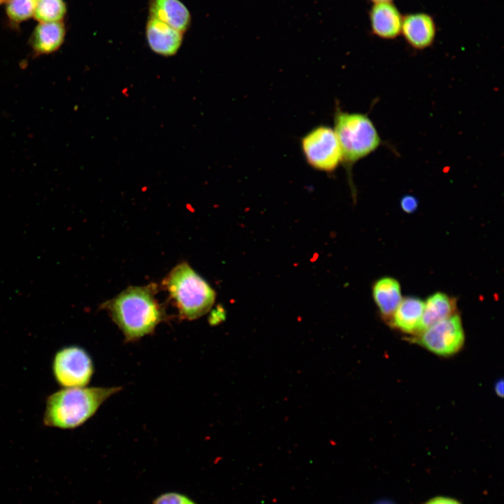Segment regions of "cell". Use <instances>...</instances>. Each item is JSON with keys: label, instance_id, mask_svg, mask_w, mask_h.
<instances>
[{"label": "cell", "instance_id": "cell-7", "mask_svg": "<svg viewBox=\"0 0 504 504\" xmlns=\"http://www.w3.org/2000/svg\"><path fill=\"white\" fill-rule=\"evenodd\" d=\"M417 339L420 345L432 353L447 356L457 353L463 346L464 330L460 316H451L429 327Z\"/></svg>", "mask_w": 504, "mask_h": 504}, {"label": "cell", "instance_id": "cell-12", "mask_svg": "<svg viewBox=\"0 0 504 504\" xmlns=\"http://www.w3.org/2000/svg\"><path fill=\"white\" fill-rule=\"evenodd\" d=\"M370 22L374 34L383 38H393L400 32L402 20L398 9L390 2L376 3L370 12Z\"/></svg>", "mask_w": 504, "mask_h": 504}, {"label": "cell", "instance_id": "cell-19", "mask_svg": "<svg viewBox=\"0 0 504 504\" xmlns=\"http://www.w3.org/2000/svg\"><path fill=\"white\" fill-rule=\"evenodd\" d=\"M418 200L412 195L403 196L400 200V207L405 213H413L418 207Z\"/></svg>", "mask_w": 504, "mask_h": 504}, {"label": "cell", "instance_id": "cell-5", "mask_svg": "<svg viewBox=\"0 0 504 504\" xmlns=\"http://www.w3.org/2000/svg\"><path fill=\"white\" fill-rule=\"evenodd\" d=\"M300 148L307 164L313 169L331 173L342 162V150L333 128L318 125L300 140Z\"/></svg>", "mask_w": 504, "mask_h": 504}, {"label": "cell", "instance_id": "cell-8", "mask_svg": "<svg viewBox=\"0 0 504 504\" xmlns=\"http://www.w3.org/2000/svg\"><path fill=\"white\" fill-rule=\"evenodd\" d=\"M146 36L153 52L168 57L178 52L182 44L183 34L149 16L146 25Z\"/></svg>", "mask_w": 504, "mask_h": 504}, {"label": "cell", "instance_id": "cell-21", "mask_svg": "<svg viewBox=\"0 0 504 504\" xmlns=\"http://www.w3.org/2000/svg\"><path fill=\"white\" fill-rule=\"evenodd\" d=\"M503 380L499 379L496 382L494 386V390L498 396L502 398L503 396L504 391Z\"/></svg>", "mask_w": 504, "mask_h": 504}, {"label": "cell", "instance_id": "cell-16", "mask_svg": "<svg viewBox=\"0 0 504 504\" xmlns=\"http://www.w3.org/2000/svg\"><path fill=\"white\" fill-rule=\"evenodd\" d=\"M66 10L64 0H37L33 17L38 22H61Z\"/></svg>", "mask_w": 504, "mask_h": 504}, {"label": "cell", "instance_id": "cell-4", "mask_svg": "<svg viewBox=\"0 0 504 504\" xmlns=\"http://www.w3.org/2000/svg\"><path fill=\"white\" fill-rule=\"evenodd\" d=\"M333 129L342 150V163L347 170L380 146L378 131L366 114L344 111L337 106Z\"/></svg>", "mask_w": 504, "mask_h": 504}, {"label": "cell", "instance_id": "cell-14", "mask_svg": "<svg viewBox=\"0 0 504 504\" xmlns=\"http://www.w3.org/2000/svg\"><path fill=\"white\" fill-rule=\"evenodd\" d=\"M372 296L380 313L388 318L392 317L402 299L399 282L388 276L382 277L374 283Z\"/></svg>", "mask_w": 504, "mask_h": 504}, {"label": "cell", "instance_id": "cell-22", "mask_svg": "<svg viewBox=\"0 0 504 504\" xmlns=\"http://www.w3.org/2000/svg\"><path fill=\"white\" fill-rule=\"evenodd\" d=\"M372 1H373L376 4V3H381V2H390L391 0H372Z\"/></svg>", "mask_w": 504, "mask_h": 504}, {"label": "cell", "instance_id": "cell-1", "mask_svg": "<svg viewBox=\"0 0 504 504\" xmlns=\"http://www.w3.org/2000/svg\"><path fill=\"white\" fill-rule=\"evenodd\" d=\"M157 286H130L102 307L107 310L122 332L125 341L135 342L153 333L166 318L155 295Z\"/></svg>", "mask_w": 504, "mask_h": 504}, {"label": "cell", "instance_id": "cell-15", "mask_svg": "<svg viewBox=\"0 0 504 504\" xmlns=\"http://www.w3.org/2000/svg\"><path fill=\"white\" fill-rule=\"evenodd\" d=\"M424 310V302L416 297L402 298L392 316V325L407 333L417 332Z\"/></svg>", "mask_w": 504, "mask_h": 504}, {"label": "cell", "instance_id": "cell-23", "mask_svg": "<svg viewBox=\"0 0 504 504\" xmlns=\"http://www.w3.org/2000/svg\"><path fill=\"white\" fill-rule=\"evenodd\" d=\"M8 0H0V5L6 4Z\"/></svg>", "mask_w": 504, "mask_h": 504}, {"label": "cell", "instance_id": "cell-17", "mask_svg": "<svg viewBox=\"0 0 504 504\" xmlns=\"http://www.w3.org/2000/svg\"><path fill=\"white\" fill-rule=\"evenodd\" d=\"M37 0H8L6 13L10 22L18 24L33 17Z\"/></svg>", "mask_w": 504, "mask_h": 504}, {"label": "cell", "instance_id": "cell-2", "mask_svg": "<svg viewBox=\"0 0 504 504\" xmlns=\"http://www.w3.org/2000/svg\"><path fill=\"white\" fill-rule=\"evenodd\" d=\"M120 387L64 388L50 395L46 402L43 424L61 429L78 427L91 418L102 403Z\"/></svg>", "mask_w": 504, "mask_h": 504}, {"label": "cell", "instance_id": "cell-18", "mask_svg": "<svg viewBox=\"0 0 504 504\" xmlns=\"http://www.w3.org/2000/svg\"><path fill=\"white\" fill-rule=\"evenodd\" d=\"M153 504H197L186 496L169 492L161 494L153 502Z\"/></svg>", "mask_w": 504, "mask_h": 504}, {"label": "cell", "instance_id": "cell-3", "mask_svg": "<svg viewBox=\"0 0 504 504\" xmlns=\"http://www.w3.org/2000/svg\"><path fill=\"white\" fill-rule=\"evenodd\" d=\"M162 286L183 319L194 320L204 315L216 300L212 287L186 262L169 272Z\"/></svg>", "mask_w": 504, "mask_h": 504}, {"label": "cell", "instance_id": "cell-9", "mask_svg": "<svg viewBox=\"0 0 504 504\" xmlns=\"http://www.w3.org/2000/svg\"><path fill=\"white\" fill-rule=\"evenodd\" d=\"M149 16L184 34L189 28L191 15L180 0H150Z\"/></svg>", "mask_w": 504, "mask_h": 504}, {"label": "cell", "instance_id": "cell-13", "mask_svg": "<svg viewBox=\"0 0 504 504\" xmlns=\"http://www.w3.org/2000/svg\"><path fill=\"white\" fill-rule=\"evenodd\" d=\"M454 299L442 292L429 296L424 302V310L418 333L451 316L456 309Z\"/></svg>", "mask_w": 504, "mask_h": 504}, {"label": "cell", "instance_id": "cell-24", "mask_svg": "<svg viewBox=\"0 0 504 504\" xmlns=\"http://www.w3.org/2000/svg\"><path fill=\"white\" fill-rule=\"evenodd\" d=\"M377 504H392V503H388V502H387V501H384V502H381V503H377Z\"/></svg>", "mask_w": 504, "mask_h": 504}, {"label": "cell", "instance_id": "cell-10", "mask_svg": "<svg viewBox=\"0 0 504 504\" xmlns=\"http://www.w3.org/2000/svg\"><path fill=\"white\" fill-rule=\"evenodd\" d=\"M66 35L63 22H38L30 38L34 56L51 54L62 46Z\"/></svg>", "mask_w": 504, "mask_h": 504}, {"label": "cell", "instance_id": "cell-20", "mask_svg": "<svg viewBox=\"0 0 504 504\" xmlns=\"http://www.w3.org/2000/svg\"><path fill=\"white\" fill-rule=\"evenodd\" d=\"M424 504H462L458 500L447 497V496H436L428 500Z\"/></svg>", "mask_w": 504, "mask_h": 504}, {"label": "cell", "instance_id": "cell-6", "mask_svg": "<svg viewBox=\"0 0 504 504\" xmlns=\"http://www.w3.org/2000/svg\"><path fill=\"white\" fill-rule=\"evenodd\" d=\"M93 372L91 357L80 346L63 347L54 356L53 375L56 382L64 388L86 386L90 382Z\"/></svg>", "mask_w": 504, "mask_h": 504}, {"label": "cell", "instance_id": "cell-11", "mask_svg": "<svg viewBox=\"0 0 504 504\" xmlns=\"http://www.w3.org/2000/svg\"><path fill=\"white\" fill-rule=\"evenodd\" d=\"M401 30L409 44L418 49L430 46L435 35L434 22L430 16L425 13L406 16L402 20Z\"/></svg>", "mask_w": 504, "mask_h": 504}]
</instances>
